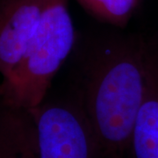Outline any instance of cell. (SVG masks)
I'll use <instances>...</instances> for the list:
<instances>
[{
  "mask_svg": "<svg viewBox=\"0 0 158 158\" xmlns=\"http://www.w3.org/2000/svg\"><path fill=\"white\" fill-rule=\"evenodd\" d=\"M151 48L141 39L97 38L83 51L76 98L90 120L101 158H126L144 97Z\"/></svg>",
  "mask_w": 158,
  "mask_h": 158,
  "instance_id": "6da1fadb",
  "label": "cell"
},
{
  "mask_svg": "<svg viewBox=\"0 0 158 158\" xmlns=\"http://www.w3.org/2000/svg\"><path fill=\"white\" fill-rule=\"evenodd\" d=\"M68 3L42 0L39 23L26 55L0 84V105L29 110L43 103L52 80L76 42Z\"/></svg>",
  "mask_w": 158,
  "mask_h": 158,
  "instance_id": "7a4b0ae2",
  "label": "cell"
},
{
  "mask_svg": "<svg viewBox=\"0 0 158 158\" xmlns=\"http://www.w3.org/2000/svg\"><path fill=\"white\" fill-rule=\"evenodd\" d=\"M33 114L40 158L101 157L90 120L78 100L41 103Z\"/></svg>",
  "mask_w": 158,
  "mask_h": 158,
  "instance_id": "3957f363",
  "label": "cell"
},
{
  "mask_svg": "<svg viewBox=\"0 0 158 158\" xmlns=\"http://www.w3.org/2000/svg\"><path fill=\"white\" fill-rule=\"evenodd\" d=\"M42 0H0V75L10 77L34 37Z\"/></svg>",
  "mask_w": 158,
  "mask_h": 158,
  "instance_id": "277c9868",
  "label": "cell"
},
{
  "mask_svg": "<svg viewBox=\"0 0 158 158\" xmlns=\"http://www.w3.org/2000/svg\"><path fill=\"white\" fill-rule=\"evenodd\" d=\"M129 152L133 158H158V55L152 49L144 97L136 115Z\"/></svg>",
  "mask_w": 158,
  "mask_h": 158,
  "instance_id": "5b68a950",
  "label": "cell"
},
{
  "mask_svg": "<svg viewBox=\"0 0 158 158\" xmlns=\"http://www.w3.org/2000/svg\"><path fill=\"white\" fill-rule=\"evenodd\" d=\"M0 158H40L30 110L0 105Z\"/></svg>",
  "mask_w": 158,
  "mask_h": 158,
  "instance_id": "8992f818",
  "label": "cell"
},
{
  "mask_svg": "<svg viewBox=\"0 0 158 158\" xmlns=\"http://www.w3.org/2000/svg\"><path fill=\"white\" fill-rule=\"evenodd\" d=\"M90 15L117 27L127 25L138 0H77Z\"/></svg>",
  "mask_w": 158,
  "mask_h": 158,
  "instance_id": "52a82bcc",
  "label": "cell"
}]
</instances>
